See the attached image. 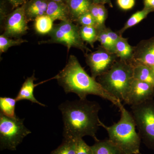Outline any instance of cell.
<instances>
[{"label":"cell","instance_id":"30bf717a","mask_svg":"<svg viewBox=\"0 0 154 154\" xmlns=\"http://www.w3.org/2000/svg\"><path fill=\"white\" fill-rule=\"evenodd\" d=\"M154 99V87L151 84L134 79L124 103L131 106Z\"/></svg>","mask_w":154,"mask_h":154},{"label":"cell","instance_id":"52a82bcc","mask_svg":"<svg viewBox=\"0 0 154 154\" xmlns=\"http://www.w3.org/2000/svg\"><path fill=\"white\" fill-rule=\"evenodd\" d=\"M49 35L50 39L47 41H41L39 44H62L67 47L68 51L72 48H78L84 52L91 51L81 38L80 27L74 24L72 21H62L58 25H54Z\"/></svg>","mask_w":154,"mask_h":154},{"label":"cell","instance_id":"f546056e","mask_svg":"<svg viewBox=\"0 0 154 154\" xmlns=\"http://www.w3.org/2000/svg\"><path fill=\"white\" fill-rule=\"evenodd\" d=\"M143 8L149 10L151 12H154V0H143Z\"/></svg>","mask_w":154,"mask_h":154},{"label":"cell","instance_id":"f1b7e54d","mask_svg":"<svg viewBox=\"0 0 154 154\" xmlns=\"http://www.w3.org/2000/svg\"><path fill=\"white\" fill-rule=\"evenodd\" d=\"M135 3V0H117L119 7L122 10L128 11L133 8Z\"/></svg>","mask_w":154,"mask_h":154},{"label":"cell","instance_id":"7a4b0ae2","mask_svg":"<svg viewBox=\"0 0 154 154\" xmlns=\"http://www.w3.org/2000/svg\"><path fill=\"white\" fill-rule=\"evenodd\" d=\"M54 79L66 94L74 93L80 99H87L88 95H93L111 102L117 107L122 103L105 91L96 79L87 73L74 55L70 56L66 65Z\"/></svg>","mask_w":154,"mask_h":154},{"label":"cell","instance_id":"8992f818","mask_svg":"<svg viewBox=\"0 0 154 154\" xmlns=\"http://www.w3.org/2000/svg\"><path fill=\"white\" fill-rule=\"evenodd\" d=\"M24 119L18 116L11 118L0 113V144L1 149L15 151L24 138L31 131L24 125Z\"/></svg>","mask_w":154,"mask_h":154},{"label":"cell","instance_id":"3957f363","mask_svg":"<svg viewBox=\"0 0 154 154\" xmlns=\"http://www.w3.org/2000/svg\"><path fill=\"white\" fill-rule=\"evenodd\" d=\"M118 107L121 114L119 120L110 126H107L101 122V126L107 131L109 140L122 154L139 153L141 139L136 130V126L132 114L122 103Z\"/></svg>","mask_w":154,"mask_h":154},{"label":"cell","instance_id":"6da1fadb","mask_svg":"<svg viewBox=\"0 0 154 154\" xmlns=\"http://www.w3.org/2000/svg\"><path fill=\"white\" fill-rule=\"evenodd\" d=\"M63 122L64 139L77 140L91 137L99 140L96 133L101 126L99 113L101 106L98 102L87 99L66 101L59 106Z\"/></svg>","mask_w":154,"mask_h":154},{"label":"cell","instance_id":"d6986e66","mask_svg":"<svg viewBox=\"0 0 154 154\" xmlns=\"http://www.w3.org/2000/svg\"><path fill=\"white\" fill-rule=\"evenodd\" d=\"M34 21V29L38 34H49L53 28L54 21L46 14L37 17Z\"/></svg>","mask_w":154,"mask_h":154},{"label":"cell","instance_id":"836d02e7","mask_svg":"<svg viewBox=\"0 0 154 154\" xmlns=\"http://www.w3.org/2000/svg\"><path fill=\"white\" fill-rule=\"evenodd\" d=\"M52 1L58 2H63L66 3L67 0H52Z\"/></svg>","mask_w":154,"mask_h":154},{"label":"cell","instance_id":"4fadbf2b","mask_svg":"<svg viewBox=\"0 0 154 154\" xmlns=\"http://www.w3.org/2000/svg\"><path fill=\"white\" fill-rule=\"evenodd\" d=\"M36 79L34 72L31 76L28 77L25 80V82L22 84L18 95L15 98L17 102L21 100H28L32 103H36L43 107H45L46 106L44 104H42L41 102L37 101V99L34 97L33 94L34 88L40 84H34V82Z\"/></svg>","mask_w":154,"mask_h":154},{"label":"cell","instance_id":"5b68a950","mask_svg":"<svg viewBox=\"0 0 154 154\" xmlns=\"http://www.w3.org/2000/svg\"><path fill=\"white\" fill-rule=\"evenodd\" d=\"M131 109L141 141L154 150V99L131 106Z\"/></svg>","mask_w":154,"mask_h":154},{"label":"cell","instance_id":"d6a6232c","mask_svg":"<svg viewBox=\"0 0 154 154\" xmlns=\"http://www.w3.org/2000/svg\"><path fill=\"white\" fill-rule=\"evenodd\" d=\"M151 68L152 74V77H153V85L154 87V66L151 67Z\"/></svg>","mask_w":154,"mask_h":154},{"label":"cell","instance_id":"ffe728a7","mask_svg":"<svg viewBox=\"0 0 154 154\" xmlns=\"http://www.w3.org/2000/svg\"><path fill=\"white\" fill-rule=\"evenodd\" d=\"M151 13L152 12L144 8L141 11H138L136 12L131 15V17L127 21L123 28L119 30L118 33L120 35H122V33L127 29L137 25L144 19L146 18L149 14Z\"/></svg>","mask_w":154,"mask_h":154},{"label":"cell","instance_id":"277c9868","mask_svg":"<svg viewBox=\"0 0 154 154\" xmlns=\"http://www.w3.org/2000/svg\"><path fill=\"white\" fill-rule=\"evenodd\" d=\"M134 79L132 63L119 59L109 70L98 77V82L111 96L124 102Z\"/></svg>","mask_w":154,"mask_h":154},{"label":"cell","instance_id":"7c38bea8","mask_svg":"<svg viewBox=\"0 0 154 154\" xmlns=\"http://www.w3.org/2000/svg\"><path fill=\"white\" fill-rule=\"evenodd\" d=\"M46 14L54 22L57 20H60L61 22L71 21L68 7L66 3L63 2L49 0Z\"/></svg>","mask_w":154,"mask_h":154},{"label":"cell","instance_id":"cb8c5ba5","mask_svg":"<svg viewBox=\"0 0 154 154\" xmlns=\"http://www.w3.org/2000/svg\"><path fill=\"white\" fill-rule=\"evenodd\" d=\"M27 40L22 38H17L12 39L7 37L4 34L0 36V53L1 54L6 52L10 48L14 46L20 45L24 42H27Z\"/></svg>","mask_w":154,"mask_h":154},{"label":"cell","instance_id":"484cf974","mask_svg":"<svg viewBox=\"0 0 154 154\" xmlns=\"http://www.w3.org/2000/svg\"><path fill=\"white\" fill-rule=\"evenodd\" d=\"M98 18L96 21L97 29H101L105 27V22L108 16V12L105 5L98 4Z\"/></svg>","mask_w":154,"mask_h":154},{"label":"cell","instance_id":"4316f807","mask_svg":"<svg viewBox=\"0 0 154 154\" xmlns=\"http://www.w3.org/2000/svg\"><path fill=\"white\" fill-rule=\"evenodd\" d=\"M77 22L81 26H94L96 27V23L95 19L90 12L81 16L77 20Z\"/></svg>","mask_w":154,"mask_h":154},{"label":"cell","instance_id":"d4e9b609","mask_svg":"<svg viewBox=\"0 0 154 154\" xmlns=\"http://www.w3.org/2000/svg\"><path fill=\"white\" fill-rule=\"evenodd\" d=\"M107 27L98 29V35L97 41L101 44V47L110 52L114 53V49L109 40L106 31Z\"/></svg>","mask_w":154,"mask_h":154},{"label":"cell","instance_id":"9a60e30c","mask_svg":"<svg viewBox=\"0 0 154 154\" xmlns=\"http://www.w3.org/2000/svg\"><path fill=\"white\" fill-rule=\"evenodd\" d=\"M93 0H67L71 20L77 22L81 16L89 12Z\"/></svg>","mask_w":154,"mask_h":154},{"label":"cell","instance_id":"e575fe53","mask_svg":"<svg viewBox=\"0 0 154 154\" xmlns=\"http://www.w3.org/2000/svg\"><path fill=\"white\" fill-rule=\"evenodd\" d=\"M142 154V153H138V154Z\"/></svg>","mask_w":154,"mask_h":154},{"label":"cell","instance_id":"e0dca14e","mask_svg":"<svg viewBox=\"0 0 154 154\" xmlns=\"http://www.w3.org/2000/svg\"><path fill=\"white\" fill-rule=\"evenodd\" d=\"M91 147L93 154H123L109 139L96 141Z\"/></svg>","mask_w":154,"mask_h":154},{"label":"cell","instance_id":"7402d4cb","mask_svg":"<svg viewBox=\"0 0 154 154\" xmlns=\"http://www.w3.org/2000/svg\"><path fill=\"white\" fill-rule=\"evenodd\" d=\"M80 33L83 41L93 48L94 43L97 41L98 29L94 26H82L80 27Z\"/></svg>","mask_w":154,"mask_h":154},{"label":"cell","instance_id":"1f68e13d","mask_svg":"<svg viewBox=\"0 0 154 154\" xmlns=\"http://www.w3.org/2000/svg\"><path fill=\"white\" fill-rule=\"evenodd\" d=\"M93 3L96 4H102L105 5V4L109 5L111 8L113 7L111 0H93Z\"/></svg>","mask_w":154,"mask_h":154},{"label":"cell","instance_id":"83f0119b","mask_svg":"<svg viewBox=\"0 0 154 154\" xmlns=\"http://www.w3.org/2000/svg\"><path fill=\"white\" fill-rule=\"evenodd\" d=\"M75 154H93V151L83 138H79L77 140Z\"/></svg>","mask_w":154,"mask_h":154},{"label":"cell","instance_id":"9c48e42d","mask_svg":"<svg viewBox=\"0 0 154 154\" xmlns=\"http://www.w3.org/2000/svg\"><path fill=\"white\" fill-rule=\"evenodd\" d=\"M28 21L25 15L24 5L16 8L6 19L5 32L7 37L18 38L27 33Z\"/></svg>","mask_w":154,"mask_h":154},{"label":"cell","instance_id":"4dcf8cb0","mask_svg":"<svg viewBox=\"0 0 154 154\" xmlns=\"http://www.w3.org/2000/svg\"><path fill=\"white\" fill-rule=\"evenodd\" d=\"M8 1L9 3H11V5L14 8H18L20 6L24 5L26 1L25 0H5Z\"/></svg>","mask_w":154,"mask_h":154},{"label":"cell","instance_id":"603a6c76","mask_svg":"<svg viewBox=\"0 0 154 154\" xmlns=\"http://www.w3.org/2000/svg\"><path fill=\"white\" fill-rule=\"evenodd\" d=\"M77 140L64 139L63 143L51 154H75Z\"/></svg>","mask_w":154,"mask_h":154},{"label":"cell","instance_id":"2e32d148","mask_svg":"<svg viewBox=\"0 0 154 154\" xmlns=\"http://www.w3.org/2000/svg\"><path fill=\"white\" fill-rule=\"evenodd\" d=\"M135 47L128 43L127 38L121 36L116 43L114 53L120 60L131 62L133 57Z\"/></svg>","mask_w":154,"mask_h":154},{"label":"cell","instance_id":"5bb4252c","mask_svg":"<svg viewBox=\"0 0 154 154\" xmlns=\"http://www.w3.org/2000/svg\"><path fill=\"white\" fill-rule=\"evenodd\" d=\"M49 0H28L24 4L25 15L28 22L46 14Z\"/></svg>","mask_w":154,"mask_h":154},{"label":"cell","instance_id":"44dd1931","mask_svg":"<svg viewBox=\"0 0 154 154\" xmlns=\"http://www.w3.org/2000/svg\"><path fill=\"white\" fill-rule=\"evenodd\" d=\"M17 102L16 99L11 97H0L1 113L11 118L16 117L15 108Z\"/></svg>","mask_w":154,"mask_h":154},{"label":"cell","instance_id":"ac0fdd59","mask_svg":"<svg viewBox=\"0 0 154 154\" xmlns=\"http://www.w3.org/2000/svg\"><path fill=\"white\" fill-rule=\"evenodd\" d=\"M132 63L133 64L134 79L148 83L153 85L152 74L150 67L142 64Z\"/></svg>","mask_w":154,"mask_h":154},{"label":"cell","instance_id":"ba28073f","mask_svg":"<svg viewBox=\"0 0 154 154\" xmlns=\"http://www.w3.org/2000/svg\"><path fill=\"white\" fill-rule=\"evenodd\" d=\"M85 57L91 76L96 79L109 70L118 58L115 54L102 47L94 52L86 53Z\"/></svg>","mask_w":154,"mask_h":154},{"label":"cell","instance_id":"d590c367","mask_svg":"<svg viewBox=\"0 0 154 154\" xmlns=\"http://www.w3.org/2000/svg\"><path fill=\"white\" fill-rule=\"evenodd\" d=\"M25 1H26V0H25ZM27 1H28V0H27Z\"/></svg>","mask_w":154,"mask_h":154},{"label":"cell","instance_id":"8fae6325","mask_svg":"<svg viewBox=\"0 0 154 154\" xmlns=\"http://www.w3.org/2000/svg\"><path fill=\"white\" fill-rule=\"evenodd\" d=\"M131 62L154 66V36L140 42L135 46Z\"/></svg>","mask_w":154,"mask_h":154}]
</instances>
